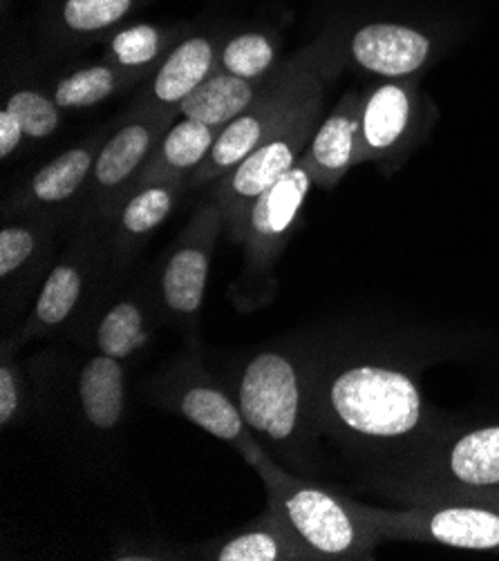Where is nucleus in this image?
<instances>
[{"label": "nucleus", "mask_w": 499, "mask_h": 561, "mask_svg": "<svg viewBox=\"0 0 499 561\" xmlns=\"http://www.w3.org/2000/svg\"><path fill=\"white\" fill-rule=\"evenodd\" d=\"M219 130L193 119L171 126L141 168L137 182L141 186L157 182H180L186 173H195L208 157Z\"/></svg>", "instance_id": "nucleus-12"}, {"label": "nucleus", "mask_w": 499, "mask_h": 561, "mask_svg": "<svg viewBox=\"0 0 499 561\" xmlns=\"http://www.w3.org/2000/svg\"><path fill=\"white\" fill-rule=\"evenodd\" d=\"M320 75L318 68L303 59L296 68L285 70L279 81L264 85L253 105L219 130L208 157L191 175V184L200 186L234 171L296 115L307 96L322 85Z\"/></svg>", "instance_id": "nucleus-3"}, {"label": "nucleus", "mask_w": 499, "mask_h": 561, "mask_svg": "<svg viewBox=\"0 0 499 561\" xmlns=\"http://www.w3.org/2000/svg\"><path fill=\"white\" fill-rule=\"evenodd\" d=\"M79 399L86 419L99 430H113L124 414V369L117 358H92L79 378Z\"/></svg>", "instance_id": "nucleus-17"}, {"label": "nucleus", "mask_w": 499, "mask_h": 561, "mask_svg": "<svg viewBox=\"0 0 499 561\" xmlns=\"http://www.w3.org/2000/svg\"><path fill=\"white\" fill-rule=\"evenodd\" d=\"M180 412L200 430L227 443H245L247 421L225 391L213 385H191L180 397Z\"/></svg>", "instance_id": "nucleus-18"}, {"label": "nucleus", "mask_w": 499, "mask_h": 561, "mask_svg": "<svg viewBox=\"0 0 499 561\" xmlns=\"http://www.w3.org/2000/svg\"><path fill=\"white\" fill-rule=\"evenodd\" d=\"M415 117V85L390 81L374 88L361 110V163L393 152Z\"/></svg>", "instance_id": "nucleus-10"}, {"label": "nucleus", "mask_w": 499, "mask_h": 561, "mask_svg": "<svg viewBox=\"0 0 499 561\" xmlns=\"http://www.w3.org/2000/svg\"><path fill=\"white\" fill-rule=\"evenodd\" d=\"M215 45L195 36L173 49L152 81V96L161 105H180L211 75L215 64Z\"/></svg>", "instance_id": "nucleus-16"}, {"label": "nucleus", "mask_w": 499, "mask_h": 561, "mask_svg": "<svg viewBox=\"0 0 499 561\" xmlns=\"http://www.w3.org/2000/svg\"><path fill=\"white\" fill-rule=\"evenodd\" d=\"M273 59H275L273 43L269 41V36L256 34V32L236 36L219 54L222 70L249 81H260L271 70Z\"/></svg>", "instance_id": "nucleus-25"}, {"label": "nucleus", "mask_w": 499, "mask_h": 561, "mask_svg": "<svg viewBox=\"0 0 499 561\" xmlns=\"http://www.w3.org/2000/svg\"><path fill=\"white\" fill-rule=\"evenodd\" d=\"M363 94H345L334 112L316 128L303 161L309 165L314 182L334 188L352 165L361 163V110Z\"/></svg>", "instance_id": "nucleus-8"}, {"label": "nucleus", "mask_w": 499, "mask_h": 561, "mask_svg": "<svg viewBox=\"0 0 499 561\" xmlns=\"http://www.w3.org/2000/svg\"><path fill=\"white\" fill-rule=\"evenodd\" d=\"M430 38L412 27L395 23H372L350 41L352 59L370 75L406 79L430 59Z\"/></svg>", "instance_id": "nucleus-9"}, {"label": "nucleus", "mask_w": 499, "mask_h": 561, "mask_svg": "<svg viewBox=\"0 0 499 561\" xmlns=\"http://www.w3.org/2000/svg\"><path fill=\"white\" fill-rule=\"evenodd\" d=\"M23 137L25 130L21 122L10 107H3V112H0V157L8 159L21 146Z\"/></svg>", "instance_id": "nucleus-31"}, {"label": "nucleus", "mask_w": 499, "mask_h": 561, "mask_svg": "<svg viewBox=\"0 0 499 561\" xmlns=\"http://www.w3.org/2000/svg\"><path fill=\"white\" fill-rule=\"evenodd\" d=\"M175 184L178 182H157L141 186L122 210L124 233L146 236L157 229L175 206Z\"/></svg>", "instance_id": "nucleus-23"}, {"label": "nucleus", "mask_w": 499, "mask_h": 561, "mask_svg": "<svg viewBox=\"0 0 499 561\" xmlns=\"http://www.w3.org/2000/svg\"><path fill=\"white\" fill-rule=\"evenodd\" d=\"M5 107L14 112L30 139H45L59 128V103L36 90H19Z\"/></svg>", "instance_id": "nucleus-26"}, {"label": "nucleus", "mask_w": 499, "mask_h": 561, "mask_svg": "<svg viewBox=\"0 0 499 561\" xmlns=\"http://www.w3.org/2000/svg\"><path fill=\"white\" fill-rule=\"evenodd\" d=\"M381 539H412L460 550L499 552V499L421 503L401 513L363 508Z\"/></svg>", "instance_id": "nucleus-4"}, {"label": "nucleus", "mask_w": 499, "mask_h": 561, "mask_svg": "<svg viewBox=\"0 0 499 561\" xmlns=\"http://www.w3.org/2000/svg\"><path fill=\"white\" fill-rule=\"evenodd\" d=\"M81 287H83V279L81 273L75 266L61 264L54 268L45 285L43 291L38 296L36 302V320L45 327H54V324H61L72 309L79 302L81 296Z\"/></svg>", "instance_id": "nucleus-24"}, {"label": "nucleus", "mask_w": 499, "mask_h": 561, "mask_svg": "<svg viewBox=\"0 0 499 561\" xmlns=\"http://www.w3.org/2000/svg\"><path fill=\"white\" fill-rule=\"evenodd\" d=\"M238 408L247 425L269 443L283 445L298 434L303 391L296 365L279 352L258 354L242 371Z\"/></svg>", "instance_id": "nucleus-6"}, {"label": "nucleus", "mask_w": 499, "mask_h": 561, "mask_svg": "<svg viewBox=\"0 0 499 561\" xmlns=\"http://www.w3.org/2000/svg\"><path fill=\"white\" fill-rule=\"evenodd\" d=\"M325 408L350 436L370 443H397L423 425V397L417 380L397 369L361 363L327 382Z\"/></svg>", "instance_id": "nucleus-1"}, {"label": "nucleus", "mask_w": 499, "mask_h": 561, "mask_svg": "<svg viewBox=\"0 0 499 561\" xmlns=\"http://www.w3.org/2000/svg\"><path fill=\"white\" fill-rule=\"evenodd\" d=\"M161 32L152 25H135L124 32H120L113 43H110V51L117 66L126 70H137L148 64H152L161 51Z\"/></svg>", "instance_id": "nucleus-27"}, {"label": "nucleus", "mask_w": 499, "mask_h": 561, "mask_svg": "<svg viewBox=\"0 0 499 561\" xmlns=\"http://www.w3.org/2000/svg\"><path fill=\"white\" fill-rule=\"evenodd\" d=\"M314 175L309 165L300 159L292 171L266 188L247 210L236 238L247 247L251 262L266 264L279 255L290 233L296 229L300 210L309 195Z\"/></svg>", "instance_id": "nucleus-7"}, {"label": "nucleus", "mask_w": 499, "mask_h": 561, "mask_svg": "<svg viewBox=\"0 0 499 561\" xmlns=\"http://www.w3.org/2000/svg\"><path fill=\"white\" fill-rule=\"evenodd\" d=\"M19 401H21V391H19L16 374L12 371L10 365H3V369H0V423L3 425L12 423V419L19 412Z\"/></svg>", "instance_id": "nucleus-30"}, {"label": "nucleus", "mask_w": 499, "mask_h": 561, "mask_svg": "<svg viewBox=\"0 0 499 561\" xmlns=\"http://www.w3.org/2000/svg\"><path fill=\"white\" fill-rule=\"evenodd\" d=\"M94 161L97 157L88 146L64 152L34 175L30 195L41 204H59L70 199L86 182L88 173L94 168Z\"/></svg>", "instance_id": "nucleus-20"}, {"label": "nucleus", "mask_w": 499, "mask_h": 561, "mask_svg": "<svg viewBox=\"0 0 499 561\" xmlns=\"http://www.w3.org/2000/svg\"><path fill=\"white\" fill-rule=\"evenodd\" d=\"M211 238H195L193 242L180 247L169 260L161 275V291L163 300L171 311L180 316H193L200 311L206 279H208V247Z\"/></svg>", "instance_id": "nucleus-15"}, {"label": "nucleus", "mask_w": 499, "mask_h": 561, "mask_svg": "<svg viewBox=\"0 0 499 561\" xmlns=\"http://www.w3.org/2000/svg\"><path fill=\"white\" fill-rule=\"evenodd\" d=\"M322 101V85L316 88L296 115L253 150L234 171H229L217 188V206L231 229L236 231L245 219L249 206L275 182L283 180L303 159L316 133V122Z\"/></svg>", "instance_id": "nucleus-5"}, {"label": "nucleus", "mask_w": 499, "mask_h": 561, "mask_svg": "<svg viewBox=\"0 0 499 561\" xmlns=\"http://www.w3.org/2000/svg\"><path fill=\"white\" fill-rule=\"evenodd\" d=\"M169 115H148L146 119L124 126L110 139L94 161V182L99 188L110 191L124 186L133 175L141 173V168L157 148V141L166 135Z\"/></svg>", "instance_id": "nucleus-11"}, {"label": "nucleus", "mask_w": 499, "mask_h": 561, "mask_svg": "<svg viewBox=\"0 0 499 561\" xmlns=\"http://www.w3.org/2000/svg\"><path fill=\"white\" fill-rule=\"evenodd\" d=\"M269 485V513L283 524L305 559H356L376 539L363 506H352L318 485L303 483L258 461Z\"/></svg>", "instance_id": "nucleus-2"}, {"label": "nucleus", "mask_w": 499, "mask_h": 561, "mask_svg": "<svg viewBox=\"0 0 499 561\" xmlns=\"http://www.w3.org/2000/svg\"><path fill=\"white\" fill-rule=\"evenodd\" d=\"M128 75L133 72H128L122 66H90L77 70L57 85V90H54V101L64 110L97 105L107 96H113L128 81Z\"/></svg>", "instance_id": "nucleus-21"}, {"label": "nucleus", "mask_w": 499, "mask_h": 561, "mask_svg": "<svg viewBox=\"0 0 499 561\" xmlns=\"http://www.w3.org/2000/svg\"><path fill=\"white\" fill-rule=\"evenodd\" d=\"M260 81L234 77L229 72L211 75L200 88H195L178 107L186 119L200 122L208 128L222 130L229 126L260 96Z\"/></svg>", "instance_id": "nucleus-14"}, {"label": "nucleus", "mask_w": 499, "mask_h": 561, "mask_svg": "<svg viewBox=\"0 0 499 561\" xmlns=\"http://www.w3.org/2000/svg\"><path fill=\"white\" fill-rule=\"evenodd\" d=\"M148 339L144 313L133 302H120L105 313L99 324L97 343L103 356L124 360L135 354Z\"/></svg>", "instance_id": "nucleus-22"}, {"label": "nucleus", "mask_w": 499, "mask_h": 561, "mask_svg": "<svg viewBox=\"0 0 499 561\" xmlns=\"http://www.w3.org/2000/svg\"><path fill=\"white\" fill-rule=\"evenodd\" d=\"M436 474L466 490L499 488V425L477 427L460 436L436 466Z\"/></svg>", "instance_id": "nucleus-13"}, {"label": "nucleus", "mask_w": 499, "mask_h": 561, "mask_svg": "<svg viewBox=\"0 0 499 561\" xmlns=\"http://www.w3.org/2000/svg\"><path fill=\"white\" fill-rule=\"evenodd\" d=\"M133 0H66L64 21L75 32H99L122 21Z\"/></svg>", "instance_id": "nucleus-28"}, {"label": "nucleus", "mask_w": 499, "mask_h": 561, "mask_svg": "<svg viewBox=\"0 0 499 561\" xmlns=\"http://www.w3.org/2000/svg\"><path fill=\"white\" fill-rule=\"evenodd\" d=\"M36 238L23 227H8L0 233V275L10 277L34 253Z\"/></svg>", "instance_id": "nucleus-29"}, {"label": "nucleus", "mask_w": 499, "mask_h": 561, "mask_svg": "<svg viewBox=\"0 0 499 561\" xmlns=\"http://www.w3.org/2000/svg\"><path fill=\"white\" fill-rule=\"evenodd\" d=\"M211 559L217 561H287L305 559L300 546L271 513L258 526L222 543Z\"/></svg>", "instance_id": "nucleus-19"}]
</instances>
